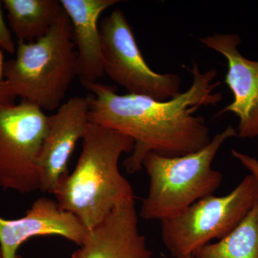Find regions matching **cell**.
<instances>
[{"label":"cell","instance_id":"1","mask_svg":"<svg viewBox=\"0 0 258 258\" xmlns=\"http://www.w3.org/2000/svg\"><path fill=\"white\" fill-rule=\"evenodd\" d=\"M187 69L193 76L191 86L163 101L131 93L119 95L113 86L81 81L91 93L89 121L133 139V151L123 162L129 174L142 170L149 153L180 157L203 149L212 140L205 118L193 114L201 106H215L221 101L222 93H213L221 82L213 83L216 69L201 73L196 62Z\"/></svg>","mask_w":258,"mask_h":258},{"label":"cell","instance_id":"2","mask_svg":"<svg viewBox=\"0 0 258 258\" xmlns=\"http://www.w3.org/2000/svg\"><path fill=\"white\" fill-rule=\"evenodd\" d=\"M82 141L76 168L62 179L55 195L61 210L77 217L89 232L117 207L134 200L133 188L118 167L122 154L133 151L134 142L91 122Z\"/></svg>","mask_w":258,"mask_h":258},{"label":"cell","instance_id":"3","mask_svg":"<svg viewBox=\"0 0 258 258\" xmlns=\"http://www.w3.org/2000/svg\"><path fill=\"white\" fill-rule=\"evenodd\" d=\"M3 76L15 98L42 111L57 110L78 76L72 25L66 13L36 41L18 42L14 58L5 62Z\"/></svg>","mask_w":258,"mask_h":258},{"label":"cell","instance_id":"4","mask_svg":"<svg viewBox=\"0 0 258 258\" xmlns=\"http://www.w3.org/2000/svg\"><path fill=\"white\" fill-rule=\"evenodd\" d=\"M236 137L237 131L229 125L197 152L176 157L148 154L142 168L149 175V191L142 201L141 217L163 221L213 195L220 188L223 175L212 168V161L222 144Z\"/></svg>","mask_w":258,"mask_h":258},{"label":"cell","instance_id":"5","mask_svg":"<svg viewBox=\"0 0 258 258\" xmlns=\"http://www.w3.org/2000/svg\"><path fill=\"white\" fill-rule=\"evenodd\" d=\"M257 198L258 181L250 174L225 196L210 195L161 221L163 243L172 258L194 257L210 241L220 240L233 230Z\"/></svg>","mask_w":258,"mask_h":258},{"label":"cell","instance_id":"6","mask_svg":"<svg viewBox=\"0 0 258 258\" xmlns=\"http://www.w3.org/2000/svg\"><path fill=\"white\" fill-rule=\"evenodd\" d=\"M48 115L21 101L0 103V186L20 194L40 190L38 159L46 136Z\"/></svg>","mask_w":258,"mask_h":258},{"label":"cell","instance_id":"7","mask_svg":"<svg viewBox=\"0 0 258 258\" xmlns=\"http://www.w3.org/2000/svg\"><path fill=\"white\" fill-rule=\"evenodd\" d=\"M105 75L131 94L166 101L181 93V78L161 74L146 62L132 26L120 9L102 20L99 26Z\"/></svg>","mask_w":258,"mask_h":258},{"label":"cell","instance_id":"8","mask_svg":"<svg viewBox=\"0 0 258 258\" xmlns=\"http://www.w3.org/2000/svg\"><path fill=\"white\" fill-rule=\"evenodd\" d=\"M88 113V96H76L62 103L54 114L48 115L47 132L38 159L42 191L55 195L67 175L71 155L90 123Z\"/></svg>","mask_w":258,"mask_h":258},{"label":"cell","instance_id":"9","mask_svg":"<svg viewBox=\"0 0 258 258\" xmlns=\"http://www.w3.org/2000/svg\"><path fill=\"white\" fill-rule=\"evenodd\" d=\"M205 46L225 57L227 72L225 83L233 94V101L217 113H233L239 118L238 137L258 135V60L246 58L238 50L241 38L237 34L216 33L199 39Z\"/></svg>","mask_w":258,"mask_h":258},{"label":"cell","instance_id":"10","mask_svg":"<svg viewBox=\"0 0 258 258\" xmlns=\"http://www.w3.org/2000/svg\"><path fill=\"white\" fill-rule=\"evenodd\" d=\"M88 231L73 214L61 210L56 200L40 198L24 216L15 220L0 217V249L3 258H22L19 247L37 236H59L81 246Z\"/></svg>","mask_w":258,"mask_h":258},{"label":"cell","instance_id":"11","mask_svg":"<svg viewBox=\"0 0 258 258\" xmlns=\"http://www.w3.org/2000/svg\"><path fill=\"white\" fill-rule=\"evenodd\" d=\"M139 228L135 202L120 205L92 230L71 258H152Z\"/></svg>","mask_w":258,"mask_h":258},{"label":"cell","instance_id":"12","mask_svg":"<svg viewBox=\"0 0 258 258\" xmlns=\"http://www.w3.org/2000/svg\"><path fill=\"white\" fill-rule=\"evenodd\" d=\"M72 25L73 40L81 81L96 83L105 76L100 16L118 0H60Z\"/></svg>","mask_w":258,"mask_h":258},{"label":"cell","instance_id":"13","mask_svg":"<svg viewBox=\"0 0 258 258\" xmlns=\"http://www.w3.org/2000/svg\"><path fill=\"white\" fill-rule=\"evenodd\" d=\"M9 28L18 42L36 41L64 14L57 0H4Z\"/></svg>","mask_w":258,"mask_h":258},{"label":"cell","instance_id":"14","mask_svg":"<svg viewBox=\"0 0 258 258\" xmlns=\"http://www.w3.org/2000/svg\"><path fill=\"white\" fill-rule=\"evenodd\" d=\"M193 258H258V198L228 235L199 249Z\"/></svg>","mask_w":258,"mask_h":258},{"label":"cell","instance_id":"15","mask_svg":"<svg viewBox=\"0 0 258 258\" xmlns=\"http://www.w3.org/2000/svg\"><path fill=\"white\" fill-rule=\"evenodd\" d=\"M3 2L0 1V50L8 53L14 54L17 46L15 45L13 33L5 23L3 13Z\"/></svg>","mask_w":258,"mask_h":258},{"label":"cell","instance_id":"16","mask_svg":"<svg viewBox=\"0 0 258 258\" xmlns=\"http://www.w3.org/2000/svg\"><path fill=\"white\" fill-rule=\"evenodd\" d=\"M232 155L240 161L244 166L253 175L258 181V160L256 158L250 157L244 153L238 152L235 149H232Z\"/></svg>","mask_w":258,"mask_h":258},{"label":"cell","instance_id":"17","mask_svg":"<svg viewBox=\"0 0 258 258\" xmlns=\"http://www.w3.org/2000/svg\"><path fill=\"white\" fill-rule=\"evenodd\" d=\"M4 63L3 50H0V103H5V104H14V101L16 98L12 94L3 76Z\"/></svg>","mask_w":258,"mask_h":258},{"label":"cell","instance_id":"18","mask_svg":"<svg viewBox=\"0 0 258 258\" xmlns=\"http://www.w3.org/2000/svg\"><path fill=\"white\" fill-rule=\"evenodd\" d=\"M0 258H3V254H2L1 249H0Z\"/></svg>","mask_w":258,"mask_h":258},{"label":"cell","instance_id":"19","mask_svg":"<svg viewBox=\"0 0 258 258\" xmlns=\"http://www.w3.org/2000/svg\"><path fill=\"white\" fill-rule=\"evenodd\" d=\"M187 258H193V257H187Z\"/></svg>","mask_w":258,"mask_h":258},{"label":"cell","instance_id":"20","mask_svg":"<svg viewBox=\"0 0 258 258\" xmlns=\"http://www.w3.org/2000/svg\"><path fill=\"white\" fill-rule=\"evenodd\" d=\"M257 137H258V135H257Z\"/></svg>","mask_w":258,"mask_h":258}]
</instances>
